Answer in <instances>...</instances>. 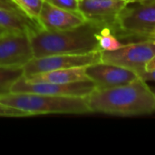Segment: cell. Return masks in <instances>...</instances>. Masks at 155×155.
<instances>
[{
  "instance_id": "obj_23",
  "label": "cell",
  "mask_w": 155,
  "mask_h": 155,
  "mask_svg": "<svg viewBox=\"0 0 155 155\" xmlns=\"http://www.w3.org/2000/svg\"><path fill=\"white\" fill-rule=\"evenodd\" d=\"M7 31H8V30H6V29H5V28H3V27L0 26V35H3V34L5 33V32H7Z\"/></svg>"
},
{
  "instance_id": "obj_25",
  "label": "cell",
  "mask_w": 155,
  "mask_h": 155,
  "mask_svg": "<svg viewBox=\"0 0 155 155\" xmlns=\"http://www.w3.org/2000/svg\"><path fill=\"white\" fill-rule=\"evenodd\" d=\"M153 37H155V34H154V36H153Z\"/></svg>"
},
{
  "instance_id": "obj_8",
  "label": "cell",
  "mask_w": 155,
  "mask_h": 155,
  "mask_svg": "<svg viewBox=\"0 0 155 155\" xmlns=\"http://www.w3.org/2000/svg\"><path fill=\"white\" fill-rule=\"evenodd\" d=\"M33 57L29 33L7 31L0 35V66L23 67Z\"/></svg>"
},
{
  "instance_id": "obj_6",
  "label": "cell",
  "mask_w": 155,
  "mask_h": 155,
  "mask_svg": "<svg viewBox=\"0 0 155 155\" xmlns=\"http://www.w3.org/2000/svg\"><path fill=\"white\" fill-rule=\"evenodd\" d=\"M101 62V51H94L87 54H54L43 57H33L24 66V77L28 78L32 75L49 71L85 67Z\"/></svg>"
},
{
  "instance_id": "obj_17",
  "label": "cell",
  "mask_w": 155,
  "mask_h": 155,
  "mask_svg": "<svg viewBox=\"0 0 155 155\" xmlns=\"http://www.w3.org/2000/svg\"><path fill=\"white\" fill-rule=\"evenodd\" d=\"M31 114L23 111L21 109L12 107L6 104L0 103V116H6V117H24V116H30Z\"/></svg>"
},
{
  "instance_id": "obj_11",
  "label": "cell",
  "mask_w": 155,
  "mask_h": 155,
  "mask_svg": "<svg viewBox=\"0 0 155 155\" xmlns=\"http://www.w3.org/2000/svg\"><path fill=\"white\" fill-rule=\"evenodd\" d=\"M85 18L79 11H70L56 7L44 1L37 23L47 31H63L84 25Z\"/></svg>"
},
{
  "instance_id": "obj_21",
  "label": "cell",
  "mask_w": 155,
  "mask_h": 155,
  "mask_svg": "<svg viewBox=\"0 0 155 155\" xmlns=\"http://www.w3.org/2000/svg\"><path fill=\"white\" fill-rule=\"evenodd\" d=\"M155 69V55L146 64V71H152Z\"/></svg>"
},
{
  "instance_id": "obj_2",
  "label": "cell",
  "mask_w": 155,
  "mask_h": 155,
  "mask_svg": "<svg viewBox=\"0 0 155 155\" xmlns=\"http://www.w3.org/2000/svg\"><path fill=\"white\" fill-rule=\"evenodd\" d=\"M101 26L85 22L75 28L47 31L42 28L29 33L34 57L54 54H78L98 51L96 34Z\"/></svg>"
},
{
  "instance_id": "obj_16",
  "label": "cell",
  "mask_w": 155,
  "mask_h": 155,
  "mask_svg": "<svg viewBox=\"0 0 155 155\" xmlns=\"http://www.w3.org/2000/svg\"><path fill=\"white\" fill-rule=\"evenodd\" d=\"M18 7L31 19L37 22L45 0H13Z\"/></svg>"
},
{
  "instance_id": "obj_9",
  "label": "cell",
  "mask_w": 155,
  "mask_h": 155,
  "mask_svg": "<svg viewBox=\"0 0 155 155\" xmlns=\"http://www.w3.org/2000/svg\"><path fill=\"white\" fill-rule=\"evenodd\" d=\"M127 3L126 0H79L78 11L86 22L113 28Z\"/></svg>"
},
{
  "instance_id": "obj_24",
  "label": "cell",
  "mask_w": 155,
  "mask_h": 155,
  "mask_svg": "<svg viewBox=\"0 0 155 155\" xmlns=\"http://www.w3.org/2000/svg\"><path fill=\"white\" fill-rule=\"evenodd\" d=\"M152 88V90H153V92L154 93V94H155V87H151Z\"/></svg>"
},
{
  "instance_id": "obj_4",
  "label": "cell",
  "mask_w": 155,
  "mask_h": 155,
  "mask_svg": "<svg viewBox=\"0 0 155 155\" xmlns=\"http://www.w3.org/2000/svg\"><path fill=\"white\" fill-rule=\"evenodd\" d=\"M120 12L112 32L122 38H152L155 34V2L131 3Z\"/></svg>"
},
{
  "instance_id": "obj_20",
  "label": "cell",
  "mask_w": 155,
  "mask_h": 155,
  "mask_svg": "<svg viewBox=\"0 0 155 155\" xmlns=\"http://www.w3.org/2000/svg\"><path fill=\"white\" fill-rule=\"evenodd\" d=\"M142 79H143L144 81H153L155 82V69L152 71H145L141 76Z\"/></svg>"
},
{
  "instance_id": "obj_18",
  "label": "cell",
  "mask_w": 155,
  "mask_h": 155,
  "mask_svg": "<svg viewBox=\"0 0 155 155\" xmlns=\"http://www.w3.org/2000/svg\"><path fill=\"white\" fill-rule=\"evenodd\" d=\"M47 3L54 5L56 7L70 10V11H78V1L79 0H45Z\"/></svg>"
},
{
  "instance_id": "obj_19",
  "label": "cell",
  "mask_w": 155,
  "mask_h": 155,
  "mask_svg": "<svg viewBox=\"0 0 155 155\" xmlns=\"http://www.w3.org/2000/svg\"><path fill=\"white\" fill-rule=\"evenodd\" d=\"M0 8H5L14 11H22L13 0H0Z\"/></svg>"
},
{
  "instance_id": "obj_1",
  "label": "cell",
  "mask_w": 155,
  "mask_h": 155,
  "mask_svg": "<svg viewBox=\"0 0 155 155\" xmlns=\"http://www.w3.org/2000/svg\"><path fill=\"white\" fill-rule=\"evenodd\" d=\"M85 100L90 113L135 116L155 112L154 93L141 77L122 86L95 88Z\"/></svg>"
},
{
  "instance_id": "obj_26",
  "label": "cell",
  "mask_w": 155,
  "mask_h": 155,
  "mask_svg": "<svg viewBox=\"0 0 155 155\" xmlns=\"http://www.w3.org/2000/svg\"><path fill=\"white\" fill-rule=\"evenodd\" d=\"M126 1H128V0H126Z\"/></svg>"
},
{
  "instance_id": "obj_14",
  "label": "cell",
  "mask_w": 155,
  "mask_h": 155,
  "mask_svg": "<svg viewBox=\"0 0 155 155\" xmlns=\"http://www.w3.org/2000/svg\"><path fill=\"white\" fill-rule=\"evenodd\" d=\"M24 75L23 67L0 66V96L11 93V87Z\"/></svg>"
},
{
  "instance_id": "obj_5",
  "label": "cell",
  "mask_w": 155,
  "mask_h": 155,
  "mask_svg": "<svg viewBox=\"0 0 155 155\" xmlns=\"http://www.w3.org/2000/svg\"><path fill=\"white\" fill-rule=\"evenodd\" d=\"M154 55L155 37H152L126 44L114 51H101V62L128 68L141 76Z\"/></svg>"
},
{
  "instance_id": "obj_22",
  "label": "cell",
  "mask_w": 155,
  "mask_h": 155,
  "mask_svg": "<svg viewBox=\"0 0 155 155\" xmlns=\"http://www.w3.org/2000/svg\"><path fill=\"white\" fill-rule=\"evenodd\" d=\"M155 0H128V3H141V4H146V3H153Z\"/></svg>"
},
{
  "instance_id": "obj_3",
  "label": "cell",
  "mask_w": 155,
  "mask_h": 155,
  "mask_svg": "<svg viewBox=\"0 0 155 155\" xmlns=\"http://www.w3.org/2000/svg\"><path fill=\"white\" fill-rule=\"evenodd\" d=\"M0 103L29 114H87L85 97L56 96L40 94H8L0 96Z\"/></svg>"
},
{
  "instance_id": "obj_10",
  "label": "cell",
  "mask_w": 155,
  "mask_h": 155,
  "mask_svg": "<svg viewBox=\"0 0 155 155\" xmlns=\"http://www.w3.org/2000/svg\"><path fill=\"white\" fill-rule=\"evenodd\" d=\"M88 78L97 89H106L128 84L138 79L140 75L128 68L99 62L85 67Z\"/></svg>"
},
{
  "instance_id": "obj_15",
  "label": "cell",
  "mask_w": 155,
  "mask_h": 155,
  "mask_svg": "<svg viewBox=\"0 0 155 155\" xmlns=\"http://www.w3.org/2000/svg\"><path fill=\"white\" fill-rule=\"evenodd\" d=\"M98 47L100 51H114L124 45L112 32L109 26H103L96 34Z\"/></svg>"
},
{
  "instance_id": "obj_12",
  "label": "cell",
  "mask_w": 155,
  "mask_h": 155,
  "mask_svg": "<svg viewBox=\"0 0 155 155\" xmlns=\"http://www.w3.org/2000/svg\"><path fill=\"white\" fill-rule=\"evenodd\" d=\"M86 67V66H85ZM85 67H73L40 73L25 79L31 83L68 84L79 81L90 80L86 74Z\"/></svg>"
},
{
  "instance_id": "obj_7",
  "label": "cell",
  "mask_w": 155,
  "mask_h": 155,
  "mask_svg": "<svg viewBox=\"0 0 155 155\" xmlns=\"http://www.w3.org/2000/svg\"><path fill=\"white\" fill-rule=\"evenodd\" d=\"M96 88L91 80L79 81L68 84L52 83H31L27 82L24 75L19 78L11 87V94H40L56 96L86 97Z\"/></svg>"
},
{
  "instance_id": "obj_13",
  "label": "cell",
  "mask_w": 155,
  "mask_h": 155,
  "mask_svg": "<svg viewBox=\"0 0 155 155\" xmlns=\"http://www.w3.org/2000/svg\"><path fill=\"white\" fill-rule=\"evenodd\" d=\"M0 26L15 32L30 33L41 28L39 24L22 11L0 8Z\"/></svg>"
}]
</instances>
